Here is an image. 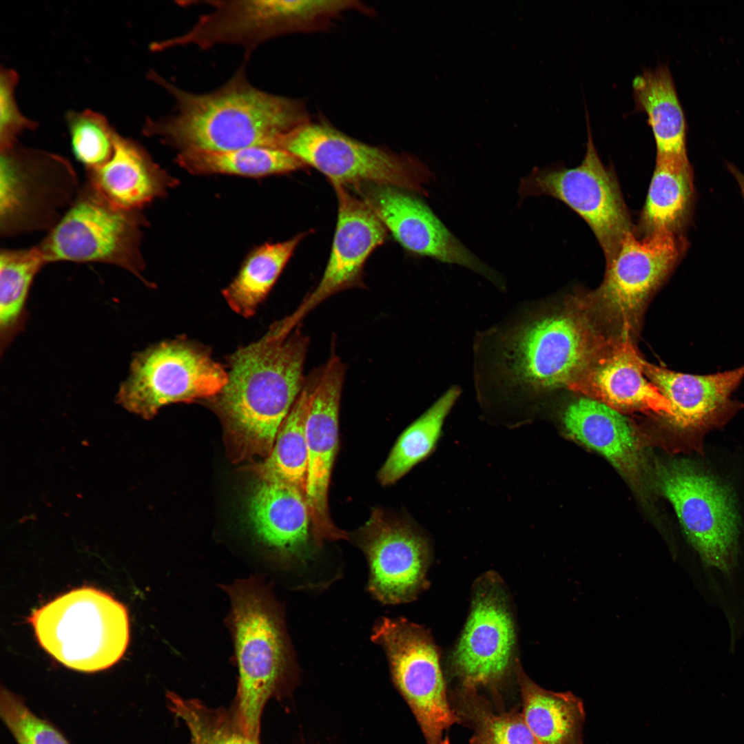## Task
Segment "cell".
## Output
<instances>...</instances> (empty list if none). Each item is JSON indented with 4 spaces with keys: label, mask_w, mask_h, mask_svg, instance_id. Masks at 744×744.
Here are the masks:
<instances>
[{
    "label": "cell",
    "mask_w": 744,
    "mask_h": 744,
    "mask_svg": "<svg viewBox=\"0 0 744 744\" xmlns=\"http://www.w3.org/2000/svg\"><path fill=\"white\" fill-rule=\"evenodd\" d=\"M72 152L85 168L98 167L112 156L117 132L103 114L87 109L65 115Z\"/></svg>",
    "instance_id": "cell-33"
},
{
    "label": "cell",
    "mask_w": 744,
    "mask_h": 744,
    "mask_svg": "<svg viewBox=\"0 0 744 744\" xmlns=\"http://www.w3.org/2000/svg\"><path fill=\"white\" fill-rule=\"evenodd\" d=\"M0 714L17 744H70L56 728L5 689L1 691Z\"/></svg>",
    "instance_id": "cell-34"
},
{
    "label": "cell",
    "mask_w": 744,
    "mask_h": 744,
    "mask_svg": "<svg viewBox=\"0 0 744 744\" xmlns=\"http://www.w3.org/2000/svg\"><path fill=\"white\" fill-rule=\"evenodd\" d=\"M516 633L500 577L489 572L474 584L469 615L451 657L453 668L468 690L495 683L513 661Z\"/></svg>",
    "instance_id": "cell-14"
},
{
    "label": "cell",
    "mask_w": 744,
    "mask_h": 744,
    "mask_svg": "<svg viewBox=\"0 0 744 744\" xmlns=\"http://www.w3.org/2000/svg\"><path fill=\"white\" fill-rule=\"evenodd\" d=\"M87 181L114 205L141 210L161 196L169 183L165 173L134 140L118 132L111 158L86 170Z\"/></svg>",
    "instance_id": "cell-22"
},
{
    "label": "cell",
    "mask_w": 744,
    "mask_h": 744,
    "mask_svg": "<svg viewBox=\"0 0 744 744\" xmlns=\"http://www.w3.org/2000/svg\"><path fill=\"white\" fill-rule=\"evenodd\" d=\"M359 545L370 568L369 590L380 601H413L428 585L430 546L410 523L375 508L360 528Z\"/></svg>",
    "instance_id": "cell-15"
},
{
    "label": "cell",
    "mask_w": 744,
    "mask_h": 744,
    "mask_svg": "<svg viewBox=\"0 0 744 744\" xmlns=\"http://www.w3.org/2000/svg\"><path fill=\"white\" fill-rule=\"evenodd\" d=\"M637 110L648 116L656 144V158L688 159L686 121L669 67L646 69L632 81Z\"/></svg>",
    "instance_id": "cell-24"
},
{
    "label": "cell",
    "mask_w": 744,
    "mask_h": 744,
    "mask_svg": "<svg viewBox=\"0 0 744 744\" xmlns=\"http://www.w3.org/2000/svg\"><path fill=\"white\" fill-rule=\"evenodd\" d=\"M166 696L172 712L187 725L191 744H260L246 732L233 707L210 708L172 692Z\"/></svg>",
    "instance_id": "cell-32"
},
{
    "label": "cell",
    "mask_w": 744,
    "mask_h": 744,
    "mask_svg": "<svg viewBox=\"0 0 744 744\" xmlns=\"http://www.w3.org/2000/svg\"><path fill=\"white\" fill-rule=\"evenodd\" d=\"M441 744H449V741H448V738H446L444 739V740H443V741H442Z\"/></svg>",
    "instance_id": "cell-38"
},
{
    "label": "cell",
    "mask_w": 744,
    "mask_h": 744,
    "mask_svg": "<svg viewBox=\"0 0 744 744\" xmlns=\"http://www.w3.org/2000/svg\"><path fill=\"white\" fill-rule=\"evenodd\" d=\"M43 648L71 669H107L123 655L129 642L124 606L90 587L71 590L35 610L28 619Z\"/></svg>",
    "instance_id": "cell-5"
},
{
    "label": "cell",
    "mask_w": 744,
    "mask_h": 744,
    "mask_svg": "<svg viewBox=\"0 0 744 744\" xmlns=\"http://www.w3.org/2000/svg\"><path fill=\"white\" fill-rule=\"evenodd\" d=\"M522 716L540 744H582V701L570 692H553L532 681L521 669Z\"/></svg>",
    "instance_id": "cell-26"
},
{
    "label": "cell",
    "mask_w": 744,
    "mask_h": 744,
    "mask_svg": "<svg viewBox=\"0 0 744 744\" xmlns=\"http://www.w3.org/2000/svg\"><path fill=\"white\" fill-rule=\"evenodd\" d=\"M559 306L524 305L481 331L473 345L474 384L484 405L524 408L573 382L610 335L581 296Z\"/></svg>",
    "instance_id": "cell-1"
},
{
    "label": "cell",
    "mask_w": 744,
    "mask_h": 744,
    "mask_svg": "<svg viewBox=\"0 0 744 744\" xmlns=\"http://www.w3.org/2000/svg\"><path fill=\"white\" fill-rule=\"evenodd\" d=\"M318 375L304 382L280 426L269 456L254 466L260 480L292 484L305 493L308 462L307 419Z\"/></svg>",
    "instance_id": "cell-27"
},
{
    "label": "cell",
    "mask_w": 744,
    "mask_h": 744,
    "mask_svg": "<svg viewBox=\"0 0 744 744\" xmlns=\"http://www.w3.org/2000/svg\"><path fill=\"white\" fill-rule=\"evenodd\" d=\"M249 513L259 539L285 559L308 558L312 534L304 492L280 481L260 480Z\"/></svg>",
    "instance_id": "cell-21"
},
{
    "label": "cell",
    "mask_w": 744,
    "mask_h": 744,
    "mask_svg": "<svg viewBox=\"0 0 744 744\" xmlns=\"http://www.w3.org/2000/svg\"><path fill=\"white\" fill-rule=\"evenodd\" d=\"M471 744H540L521 714L490 712L477 714Z\"/></svg>",
    "instance_id": "cell-35"
},
{
    "label": "cell",
    "mask_w": 744,
    "mask_h": 744,
    "mask_svg": "<svg viewBox=\"0 0 744 744\" xmlns=\"http://www.w3.org/2000/svg\"><path fill=\"white\" fill-rule=\"evenodd\" d=\"M658 481L703 561L730 573L736 563L739 518L728 488L679 460L662 465Z\"/></svg>",
    "instance_id": "cell-12"
},
{
    "label": "cell",
    "mask_w": 744,
    "mask_h": 744,
    "mask_svg": "<svg viewBox=\"0 0 744 744\" xmlns=\"http://www.w3.org/2000/svg\"><path fill=\"white\" fill-rule=\"evenodd\" d=\"M688 242L681 234L658 232L639 236L635 230L621 241L606 265L603 282L582 296L597 322L631 336L639 327L651 295L683 258Z\"/></svg>",
    "instance_id": "cell-9"
},
{
    "label": "cell",
    "mask_w": 744,
    "mask_h": 744,
    "mask_svg": "<svg viewBox=\"0 0 744 744\" xmlns=\"http://www.w3.org/2000/svg\"><path fill=\"white\" fill-rule=\"evenodd\" d=\"M644 361L630 336L610 335L567 389L621 413L641 412L668 419L671 405L645 376Z\"/></svg>",
    "instance_id": "cell-19"
},
{
    "label": "cell",
    "mask_w": 744,
    "mask_h": 744,
    "mask_svg": "<svg viewBox=\"0 0 744 744\" xmlns=\"http://www.w3.org/2000/svg\"><path fill=\"white\" fill-rule=\"evenodd\" d=\"M644 373L668 400L669 421L685 431H702L733 412L732 393L744 378V365L710 375L674 372L644 361Z\"/></svg>",
    "instance_id": "cell-20"
},
{
    "label": "cell",
    "mask_w": 744,
    "mask_h": 744,
    "mask_svg": "<svg viewBox=\"0 0 744 744\" xmlns=\"http://www.w3.org/2000/svg\"><path fill=\"white\" fill-rule=\"evenodd\" d=\"M225 590L238 669L232 707L246 732L259 741L263 708L280 694L289 674L286 642L274 602L259 577L238 580Z\"/></svg>",
    "instance_id": "cell-4"
},
{
    "label": "cell",
    "mask_w": 744,
    "mask_h": 744,
    "mask_svg": "<svg viewBox=\"0 0 744 744\" xmlns=\"http://www.w3.org/2000/svg\"><path fill=\"white\" fill-rule=\"evenodd\" d=\"M47 265L37 245L0 250V342L1 352L22 329L33 280Z\"/></svg>",
    "instance_id": "cell-31"
},
{
    "label": "cell",
    "mask_w": 744,
    "mask_h": 744,
    "mask_svg": "<svg viewBox=\"0 0 744 744\" xmlns=\"http://www.w3.org/2000/svg\"><path fill=\"white\" fill-rule=\"evenodd\" d=\"M274 147L313 167L332 183L390 185L428 196L426 185L433 178L415 156L363 143L322 119L282 136Z\"/></svg>",
    "instance_id": "cell-8"
},
{
    "label": "cell",
    "mask_w": 744,
    "mask_h": 744,
    "mask_svg": "<svg viewBox=\"0 0 744 744\" xmlns=\"http://www.w3.org/2000/svg\"><path fill=\"white\" fill-rule=\"evenodd\" d=\"M81 186L72 163L61 155L19 143L0 149V237L48 233Z\"/></svg>",
    "instance_id": "cell-7"
},
{
    "label": "cell",
    "mask_w": 744,
    "mask_h": 744,
    "mask_svg": "<svg viewBox=\"0 0 744 744\" xmlns=\"http://www.w3.org/2000/svg\"><path fill=\"white\" fill-rule=\"evenodd\" d=\"M308 346L307 335L288 332L278 320L228 358L227 383L205 401L221 420L234 461L262 462L270 454L304 384Z\"/></svg>",
    "instance_id": "cell-3"
},
{
    "label": "cell",
    "mask_w": 744,
    "mask_h": 744,
    "mask_svg": "<svg viewBox=\"0 0 744 744\" xmlns=\"http://www.w3.org/2000/svg\"><path fill=\"white\" fill-rule=\"evenodd\" d=\"M345 366L332 353L321 370L307 419L308 462L305 496L310 512L314 541L348 539L329 515L328 492L338 447L339 410Z\"/></svg>",
    "instance_id": "cell-16"
},
{
    "label": "cell",
    "mask_w": 744,
    "mask_h": 744,
    "mask_svg": "<svg viewBox=\"0 0 744 744\" xmlns=\"http://www.w3.org/2000/svg\"><path fill=\"white\" fill-rule=\"evenodd\" d=\"M306 234L278 243H266L254 249L244 262L223 296L231 310L249 318L265 300Z\"/></svg>",
    "instance_id": "cell-28"
},
{
    "label": "cell",
    "mask_w": 744,
    "mask_h": 744,
    "mask_svg": "<svg viewBox=\"0 0 744 744\" xmlns=\"http://www.w3.org/2000/svg\"><path fill=\"white\" fill-rule=\"evenodd\" d=\"M372 639L384 650L393 681L413 711L428 744H441L458 721L448 702L438 649L429 632L403 619L383 618Z\"/></svg>",
    "instance_id": "cell-13"
},
{
    "label": "cell",
    "mask_w": 744,
    "mask_h": 744,
    "mask_svg": "<svg viewBox=\"0 0 744 744\" xmlns=\"http://www.w3.org/2000/svg\"><path fill=\"white\" fill-rule=\"evenodd\" d=\"M176 162L192 174L247 177L287 173L306 165L285 150L260 146L227 151H182L177 155Z\"/></svg>",
    "instance_id": "cell-30"
},
{
    "label": "cell",
    "mask_w": 744,
    "mask_h": 744,
    "mask_svg": "<svg viewBox=\"0 0 744 744\" xmlns=\"http://www.w3.org/2000/svg\"><path fill=\"white\" fill-rule=\"evenodd\" d=\"M227 381V371L208 348L179 337L135 355L116 401L128 411L151 419L169 404L211 398Z\"/></svg>",
    "instance_id": "cell-10"
},
{
    "label": "cell",
    "mask_w": 744,
    "mask_h": 744,
    "mask_svg": "<svg viewBox=\"0 0 744 744\" xmlns=\"http://www.w3.org/2000/svg\"><path fill=\"white\" fill-rule=\"evenodd\" d=\"M141 210L118 207L87 181L57 225L37 244L47 262H95L125 270L146 282Z\"/></svg>",
    "instance_id": "cell-6"
},
{
    "label": "cell",
    "mask_w": 744,
    "mask_h": 744,
    "mask_svg": "<svg viewBox=\"0 0 744 744\" xmlns=\"http://www.w3.org/2000/svg\"><path fill=\"white\" fill-rule=\"evenodd\" d=\"M586 152L575 167H535L523 177L518 187L521 201L541 195L552 196L580 216L593 231L606 264L614 256L621 241L635 230L613 172L601 161L593 143L589 121Z\"/></svg>",
    "instance_id": "cell-11"
},
{
    "label": "cell",
    "mask_w": 744,
    "mask_h": 744,
    "mask_svg": "<svg viewBox=\"0 0 744 744\" xmlns=\"http://www.w3.org/2000/svg\"><path fill=\"white\" fill-rule=\"evenodd\" d=\"M18 81L14 70L1 67L0 149L17 145L23 132L37 127V123L24 116L18 107L15 97Z\"/></svg>",
    "instance_id": "cell-36"
},
{
    "label": "cell",
    "mask_w": 744,
    "mask_h": 744,
    "mask_svg": "<svg viewBox=\"0 0 744 744\" xmlns=\"http://www.w3.org/2000/svg\"><path fill=\"white\" fill-rule=\"evenodd\" d=\"M563 424L574 439L602 454L619 470L628 473L638 470L639 440L622 413L584 397L567 406Z\"/></svg>",
    "instance_id": "cell-23"
},
{
    "label": "cell",
    "mask_w": 744,
    "mask_h": 744,
    "mask_svg": "<svg viewBox=\"0 0 744 744\" xmlns=\"http://www.w3.org/2000/svg\"><path fill=\"white\" fill-rule=\"evenodd\" d=\"M694 200V174L688 159L656 158L644 206L635 233L680 234Z\"/></svg>",
    "instance_id": "cell-25"
},
{
    "label": "cell",
    "mask_w": 744,
    "mask_h": 744,
    "mask_svg": "<svg viewBox=\"0 0 744 744\" xmlns=\"http://www.w3.org/2000/svg\"><path fill=\"white\" fill-rule=\"evenodd\" d=\"M361 192L394 238L407 251L468 268L505 288L501 276L471 251L421 199L403 189L370 184Z\"/></svg>",
    "instance_id": "cell-17"
},
{
    "label": "cell",
    "mask_w": 744,
    "mask_h": 744,
    "mask_svg": "<svg viewBox=\"0 0 744 744\" xmlns=\"http://www.w3.org/2000/svg\"><path fill=\"white\" fill-rule=\"evenodd\" d=\"M148 77L173 99L174 107L169 115L148 117L143 134L180 152L274 147L282 136L311 120L302 100L255 87L244 67L220 87L206 93L183 90L154 71Z\"/></svg>",
    "instance_id": "cell-2"
},
{
    "label": "cell",
    "mask_w": 744,
    "mask_h": 744,
    "mask_svg": "<svg viewBox=\"0 0 744 744\" xmlns=\"http://www.w3.org/2000/svg\"><path fill=\"white\" fill-rule=\"evenodd\" d=\"M333 185L338 202V216L330 258L316 288L285 317L294 329L327 298L358 285L367 258L386 238V228L369 205L350 193L346 185Z\"/></svg>",
    "instance_id": "cell-18"
},
{
    "label": "cell",
    "mask_w": 744,
    "mask_h": 744,
    "mask_svg": "<svg viewBox=\"0 0 744 744\" xmlns=\"http://www.w3.org/2000/svg\"><path fill=\"white\" fill-rule=\"evenodd\" d=\"M460 394L459 386H451L401 433L378 472L382 485L394 484L435 451Z\"/></svg>",
    "instance_id": "cell-29"
},
{
    "label": "cell",
    "mask_w": 744,
    "mask_h": 744,
    "mask_svg": "<svg viewBox=\"0 0 744 744\" xmlns=\"http://www.w3.org/2000/svg\"><path fill=\"white\" fill-rule=\"evenodd\" d=\"M728 168L736 178L744 198V175L732 165H729Z\"/></svg>",
    "instance_id": "cell-37"
}]
</instances>
